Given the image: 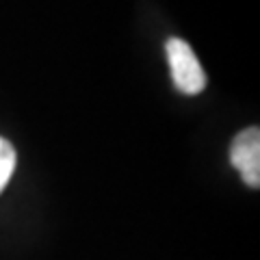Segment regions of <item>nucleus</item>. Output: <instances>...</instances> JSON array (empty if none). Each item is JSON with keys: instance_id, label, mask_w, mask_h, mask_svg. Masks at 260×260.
<instances>
[{"instance_id": "f257e3e1", "label": "nucleus", "mask_w": 260, "mask_h": 260, "mask_svg": "<svg viewBox=\"0 0 260 260\" xmlns=\"http://www.w3.org/2000/svg\"><path fill=\"white\" fill-rule=\"evenodd\" d=\"M169 70H172V80L178 91L186 95H198L206 87V72L202 68L200 59L195 56L193 48L184 39L172 37L165 44Z\"/></svg>"}, {"instance_id": "f03ea898", "label": "nucleus", "mask_w": 260, "mask_h": 260, "mask_svg": "<svg viewBox=\"0 0 260 260\" xmlns=\"http://www.w3.org/2000/svg\"><path fill=\"white\" fill-rule=\"evenodd\" d=\"M230 160L239 169L247 186L258 189L260 184V133L258 128H245L232 141Z\"/></svg>"}, {"instance_id": "7ed1b4c3", "label": "nucleus", "mask_w": 260, "mask_h": 260, "mask_svg": "<svg viewBox=\"0 0 260 260\" xmlns=\"http://www.w3.org/2000/svg\"><path fill=\"white\" fill-rule=\"evenodd\" d=\"M15 169V150L13 145L0 137V193L7 186V182L11 180Z\"/></svg>"}]
</instances>
